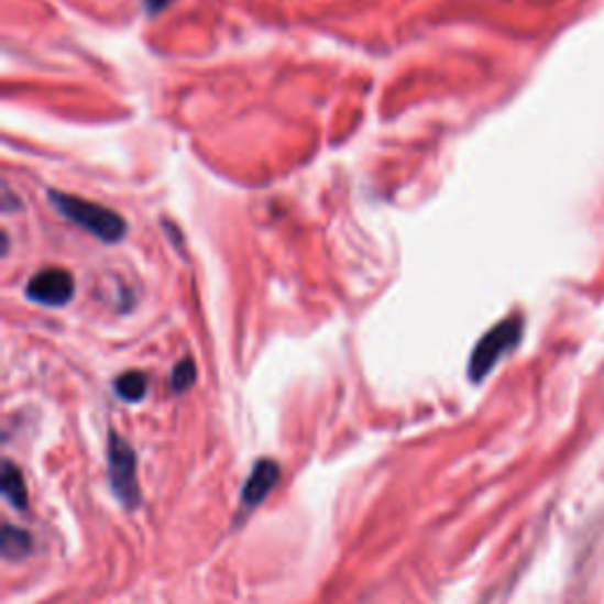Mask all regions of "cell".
<instances>
[{
  "mask_svg": "<svg viewBox=\"0 0 604 604\" xmlns=\"http://www.w3.org/2000/svg\"><path fill=\"white\" fill-rule=\"evenodd\" d=\"M51 204L59 210V213L74 222L80 230L92 234L95 239H100L105 243H117L125 237L128 224L125 220L113 213L111 208L102 204H92L84 196H74V194H64V191H51Z\"/></svg>",
  "mask_w": 604,
  "mask_h": 604,
  "instance_id": "6da1fadb",
  "label": "cell"
},
{
  "mask_svg": "<svg viewBox=\"0 0 604 604\" xmlns=\"http://www.w3.org/2000/svg\"><path fill=\"white\" fill-rule=\"evenodd\" d=\"M521 331H525V321H521V317L505 319L496 323L492 331H486L470 354L468 378L472 383H482L501 359L519 345Z\"/></svg>",
  "mask_w": 604,
  "mask_h": 604,
  "instance_id": "7a4b0ae2",
  "label": "cell"
},
{
  "mask_svg": "<svg viewBox=\"0 0 604 604\" xmlns=\"http://www.w3.org/2000/svg\"><path fill=\"white\" fill-rule=\"evenodd\" d=\"M107 470L113 496L128 510L140 505V482H138V453L119 432H109L107 442Z\"/></svg>",
  "mask_w": 604,
  "mask_h": 604,
  "instance_id": "3957f363",
  "label": "cell"
},
{
  "mask_svg": "<svg viewBox=\"0 0 604 604\" xmlns=\"http://www.w3.org/2000/svg\"><path fill=\"white\" fill-rule=\"evenodd\" d=\"M74 276L62 267H47L26 284V298L45 307H64L74 298Z\"/></svg>",
  "mask_w": 604,
  "mask_h": 604,
  "instance_id": "277c9868",
  "label": "cell"
},
{
  "mask_svg": "<svg viewBox=\"0 0 604 604\" xmlns=\"http://www.w3.org/2000/svg\"><path fill=\"white\" fill-rule=\"evenodd\" d=\"M282 480V468L276 461L272 459H260L253 470L249 480L243 482V488H241V515H249L253 513L260 503H263L272 488L279 484Z\"/></svg>",
  "mask_w": 604,
  "mask_h": 604,
  "instance_id": "5b68a950",
  "label": "cell"
},
{
  "mask_svg": "<svg viewBox=\"0 0 604 604\" xmlns=\"http://www.w3.org/2000/svg\"><path fill=\"white\" fill-rule=\"evenodd\" d=\"M0 488H3V496L14 510L29 508V488H26L24 472L12 461L3 463V480H0Z\"/></svg>",
  "mask_w": 604,
  "mask_h": 604,
  "instance_id": "8992f818",
  "label": "cell"
},
{
  "mask_svg": "<svg viewBox=\"0 0 604 604\" xmlns=\"http://www.w3.org/2000/svg\"><path fill=\"white\" fill-rule=\"evenodd\" d=\"M0 550L8 562H20L26 554L34 550V536L26 529H20L14 525H6L3 534H0Z\"/></svg>",
  "mask_w": 604,
  "mask_h": 604,
  "instance_id": "52a82bcc",
  "label": "cell"
},
{
  "mask_svg": "<svg viewBox=\"0 0 604 604\" xmlns=\"http://www.w3.org/2000/svg\"><path fill=\"white\" fill-rule=\"evenodd\" d=\"M113 389L123 402H142L146 395V375L142 371H125L113 383Z\"/></svg>",
  "mask_w": 604,
  "mask_h": 604,
  "instance_id": "ba28073f",
  "label": "cell"
},
{
  "mask_svg": "<svg viewBox=\"0 0 604 604\" xmlns=\"http://www.w3.org/2000/svg\"><path fill=\"white\" fill-rule=\"evenodd\" d=\"M194 378H196L194 359L187 356V359H183V362H179V364H175L173 375H171V385H173V389L179 395V392H185V389H189V387L194 385Z\"/></svg>",
  "mask_w": 604,
  "mask_h": 604,
  "instance_id": "9c48e42d",
  "label": "cell"
},
{
  "mask_svg": "<svg viewBox=\"0 0 604 604\" xmlns=\"http://www.w3.org/2000/svg\"><path fill=\"white\" fill-rule=\"evenodd\" d=\"M144 3H146V10H150V12H161L163 8L173 3V0H144Z\"/></svg>",
  "mask_w": 604,
  "mask_h": 604,
  "instance_id": "30bf717a",
  "label": "cell"
}]
</instances>
